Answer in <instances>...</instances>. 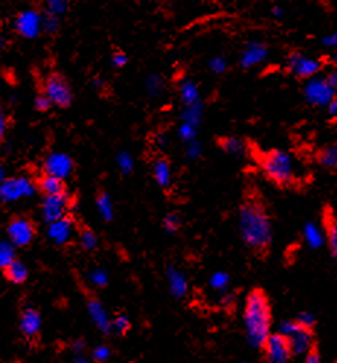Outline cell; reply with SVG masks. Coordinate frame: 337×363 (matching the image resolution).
I'll return each instance as SVG.
<instances>
[{
  "mask_svg": "<svg viewBox=\"0 0 337 363\" xmlns=\"http://www.w3.org/2000/svg\"><path fill=\"white\" fill-rule=\"evenodd\" d=\"M238 229L243 241L252 250H264L273 239V226L264 206L247 200L238 212Z\"/></svg>",
  "mask_w": 337,
  "mask_h": 363,
  "instance_id": "cell-1",
  "label": "cell"
},
{
  "mask_svg": "<svg viewBox=\"0 0 337 363\" xmlns=\"http://www.w3.org/2000/svg\"><path fill=\"white\" fill-rule=\"evenodd\" d=\"M243 322L247 343L254 349H261L272 334V308L261 290H252L247 295Z\"/></svg>",
  "mask_w": 337,
  "mask_h": 363,
  "instance_id": "cell-2",
  "label": "cell"
},
{
  "mask_svg": "<svg viewBox=\"0 0 337 363\" xmlns=\"http://www.w3.org/2000/svg\"><path fill=\"white\" fill-rule=\"evenodd\" d=\"M260 168L273 184L285 187L294 183L295 179V162L291 153L283 149H272L260 156Z\"/></svg>",
  "mask_w": 337,
  "mask_h": 363,
  "instance_id": "cell-3",
  "label": "cell"
},
{
  "mask_svg": "<svg viewBox=\"0 0 337 363\" xmlns=\"http://www.w3.org/2000/svg\"><path fill=\"white\" fill-rule=\"evenodd\" d=\"M278 333L287 340L292 356H305L312 350V331L301 327L296 321L283 320L278 325Z\"/></svg>",
  "mask_w": 337,
  "mask_h": 363,
  "instance_id": "cell-4",
  "label": "cell"
},
{
  "mask_svg": "<svg viewBox=\"0 0 337 363\" xmlns=\"http://www.w3.org/2000/svg\"><path fill=\"white\" fill-rule=\"evenodd\" d=\"M6 232L12 245L25 248L37 236V226L27 216H14L6 226Z\"/></svg>",
  "mask_w": 337,
  "mask_h": 363,
  "instance_id": "cell-5",
  "label": "cell"
},
{
  "mask_svg": "<svg viewBox=\"0 0 337 363\" xmlns=\"http://www.w3.org/2000/svg\"><path fill=\"white\" fill-rule=\"evenodd\" d=\"M304 98L305 101L312 105V107H318V108H326L329 102L337 95V92L331 88V85L329 83L326 76H316L311 78L305 82L304 85Z\"/></svg>",
  "mask_w": 337,
  "mask_h": 363,
  "instance_id": "cell-6",
  "label": "cell"
},
{
  "mask_svg": "<svg viewBox=\"0 0 337 363\" xmlns=\"http://www.w3.org/2000/svg\"><path fill=\"white\" fill-rule=\"evenodd\" d=\"M37 186L28 177H10L0 183V201L15 203L21 199L31 197Z\"/></svg>",
  "mask_w": 337,
  "mask_h": 363,
  "instance_id": "cell-7",
  "label": "cell"
},
{
  "mask_svg": "<svg viewBox=\"0 0 337 363\" xmlns=\"http://www.w3.org/2000/svg\"><path fill=\"white\" fill-rule=\"evenodd\" d=\"M286 69L295 78L301 80H308L320 75L323 65L318 58L307 56L301 52H292L286 57Z\"/></svg>",
  "mask_w": 337,
  "mask_h": 363,
  "instance_id": "cell-8",
  "label": "cell"
},
{
  "mask_svg": "<svg viewBox=\"0 0 337 363\" xmlns=\"http://www.w3.org/2000/svg\"><path fill=\"white\" fill-rule=\"evenodd\" d=\"M53 105L58 108H67L74 100V94L69 82L62 75H50L44 82V92Z\"/></svg>",
  "mask_w": 337,
  "mask_h": 363,
  "instance_id": "cell-9",
  "label": "cell"
},
{
  "mask_svg": "<svg viewBox=\"0 0 337 363\" xmlns=\"http://www.w3.org/2000/svg\"><path fill=\"white\" fill-rule=\"evenodd\" d=\"M70 204H72V200L66 191L60 192V195H56V196H45L41 203L43 219L47 223H52V222L62 219V217L69 214Z\"/></svg>",
  "mask_w": 337,
  "mask_h": 363,
  "instance_id": "cell-10",
  "label": "cell"
},
{
  "mask_svg": "<svg viewBox=\"0 0 337 363\" xmlns=\"http://www.w3.org/2000/svg\"><path fill=\"white\" fill-rule=\"evenodd\" d=\"M41 325L43 318L39 309L35 308H23L19 314V330L22 336L25 337V340L35 346L40 343L41 338Z\"/></svg>",
  "mask_w": 337,
  "mask_h": 363,
  "instance_id": "cell-11",
  "label": "cell"
},
{
  "mask_svg": "<svg viewBox=\"0 0 337 363\" xmlns=\"http://www.w3.org/2000/svg\"><path fill=\"white\" fill-rule=\"evenodd\" d=\"M43 22H44V18L39 10L27 9V10L21 12V14L17 16L14 27L21 37L27 38V40H32V38H37L40 35L43 30Z\"/></svg>",
  "mask_w": 337,
  "mask_h": 363,
  "instance_id": "cell-12",
  "label": "cell"
},
{
  "mask_svg": "<svg viewBox=\"0 0 337 363\" xmlns=\"http://www.w3.org/2000/svg\"><path fill=\"white\" fill-rule=\"evenodd\" d=\"M269 57V47L260 40H250L239 54V66L248 70L264 63Z\"/></svg>",
  "mask_w": 337,
  "mask_h": 363,
  "instance_id": "cell-13",
  "label": "cell"
},
{
  "mask_svg": "<svg viewBox=\"0 0 337 363\" xmlns=\"http://www.w3.org/2000/svg\"><path fill=\"white\" fill-rule=\"evenodd\" d=\"M263 349L264 356H266V363H289L292 358L287 340L279 333L270 334Z\"/></svg>",
  "mask_w": 337,
  "mask_h": 363,
  "instance_id": "cell-14",
  "label": "cell"
},
{
  "mask_svg": "<svg viewBox=\"0 0 337 363\" xmlns=\"http://www.w3.org/2000/svg\"><path fill=\"white\" fill-rule=\"evenodd\" d=\"M43 168H44V174L65 179L74 173L75 165H74V160H72L69 155L63 152H53L45 158Z\"/></svg>",
  "mask_w": 337,
  "mask_h": 363,
  "instance_id": "cell-15",
  "label": "cell"
},
{
  "mask_svg": "<svg viewBox=\"0 0 337 363\" xmlns=\"http://www.w3.org/2000/svg\"><path fill=\"white\" fill-rule=\"evenodd\" d=\"M74 231H75V221L67 214L62 217V219L48 223L47 235L54 242V244L65 245L72 239Z\"/></svg>",
  "mask_w": 337,
  "mask_h": 363,
  "instance_id": "cell-16",
  "label": "cell"
},
{
  "mask_svg": "<svg viewBox=\"0 0 337 363\" xmlns=\"http://www.w3.org/2000/svg\"><path fill=\"white\" fill-rule=\"evenodd\" d=\"M87 305H88L89 316L94 324L96 325V329L104 334H110L113 331L111 320L110 317H108V314L104 305L101 304V300L98 298H95L94 295H87Z\"/></svg>",
  "mask_w": 337,
  "mask_h": 363,
  "instance_id": "cell-17",
  "label": "cell"
},
{
  "mask_svg": "<svg viewBox=\"0 0 337 363\" xmlns=\"http://www.w3.org/2000/svg\"><path fill=\"white\" fill-rule=\"evenodd\" d=\"M166 282H168V289L173 294L174 298L183 299L187 296L188 292V280L187 276L177 267H168L166 269Z\"/></svg>",
  "mask_w": 337,
  "mask_h": 363,
  "instance_id": "cell-18",
  "label": "cell"
},
{
  "mask_svg": "<svg viewBox=\"0 0 337 363\" xmlns=\"http://www.w3.org/2000/svg\"><path fill=\"white\" fill-rule=\"evenodd\" d=\"M303 236L305 244L311 250H320L326 244V231L316 222H307L303 229Z\"/></svg>",
  "mask_w": 337,
  "mask_h": 363,
  "instance_id": "cell-19",
  "label": "cell"
},
{
  "mask_svg": "<svg viewBox=\"0 0 337 363\" xmlns=\"http://www.w3.org/2000/svg\"><path fill=\"white\" fill-rule=\"evenodd\" d=\"M178 95H180V100H182L184 107L202 102V95H200L199 85L195 80H191V79H184V80L180 82V85H178Z\"/></svg>",
  "mask_w": 337,
  "mask_h": 363,
  "instance_id": "cell-20",
  "label": "cell"
},
{
  "mask_svg": "<svg viewBox=\"0 0 337 363\" xmlns=\"http://www.w3.org/2000/svg\"><path fill=\"white\" fill-rule=\"evenodd\" d=\"M152 175L156 181V184L162 188H168L173 181V169L170 162L165 158H158L152 165Z\"/></svg>",
  "mask_w": 337,
  "mask_h": 363,
  "instance_id": "cell-21",
  "label": "cell"
},
{
  "mask_svg": "<svg viewBox=\"0 0 337 363\" xmlns=\"http://www.w3.org/2000/svg\"><path fill=\"white\" fill-rule=\"evenodd\" d=\"M2 274L5 279L10 283L14 285H23L28 280V267L22 261H19L18 258L15 261H12L6 269L2 270Z\"/></svg>",
  "mask_w": 337,
  "mask_h": 363,
  "instance_id": "cell-22",
  "label": "cell"
},
{
  "mask_svg": "<svg viewBox=\"0 0 337 363\" xmlns=\"http://www.w3.org/2000/svg\"><path fill=\"white\" fill-rule=\"evenodd\" d=\"M37 190H40L44 197L45 196H56L60 195V192H65V179L62 178H57L54 175H48L44 174L40 177V179L37 181Z\"/></svg>",
  "mask_w": 337,
  "mask_h": 363,
  "instance_id": "cell-23",
  "label": "cell"
},
{
  "mask_svg": "<svg viewBox=\"0 0 337 363\" xmlns=\"http://www.w3.org/2000/svg\"><path fill=\"white\" fill-rule=\"evenodd\" d=\"M219 144L225 153L231 155V156H237V158L238 156H244L247 153V143L237 136L222 138Z\"/></svg>",
  "mask_w": 337,
  "mask_h": 363,
  "instance_id": "cell-24",
  "label": "cell"
},
{
  "mask_svg": "<svg viewBox=\"0 0 337 363\" xmlns=\"http://www.w3.org/2000/svg\"><path fill=\"white\" fill-rule=\"evenodd\" d=\"M203 116H204V105L203 102H197V104L187 105L183 108L182 121L183 123L191 124L199 129L203 121Z\"/></svg>",
  "mask_w": 337,
  "mask_h": 363,
  "instance_id": "cell-25",
  "label": "cell"
},
{
  "mask_svg": "<svg viewBox=\"0 0 337 363\" xmlns=\"http://www.w3.org/2000/svg\"><path fill=\"white\" fill-rule=\"evenodd\" d=\"M96 209H98L100 216L104 221L110 222L114 217V204L110 197V195L105 191H101L98 196H96Z\"/></svg>",
  "mask_w": 337,
  "mask_h": 363,
  "instance_id": "cell-26",
  "label": "cell"
},
{
  "mask_svg": "<svg viewBox=\"0 0 337 363\" xmlns=\"http://www.w3.org/2000/svg\"><path fill=\"white\" fill-rule=\"evenodd\" d=\"M318 162L327 169H337V143L327 144L318 152Z\"/></svg>",
  "mask_w": 337,
  "mask_h": 363,
  "instance_id": "cell-27",
  "label": "cell"
},
{
  "mask_svg": "<svg viewBox=\"0 0 337 363\" xmlns=\"http://www.w3.org/2000/svg\"><path fill=\"white\" fill-rule=\"evenodd\" d=\"M326 241L329 242V248L331 256L337 264V219L333 216H327L326 219Z\"/></svg>",
  "mask_w": 337,
  "mask_h": 363,
  "instance_id": "cell-28",
  "label": "cell"
},
{
  "mask_svg": "<svg viewBox=\"0 0 337 363\" xmlns=\"http://www.w3.org/2000/svg\"><path fill=\"white\" fill-rule=\"evenodd\" d=\"M144 88H146V92L149 96H153V98H156V96L162 95V92L165 89V80L158 74L149 75L146 78V80H144Z\"/></svg>",
  "mask_w": 337,
  "mask_h": 363,
  "instance_id": "cell-29",
  "label": "cell"
},
{
  "mask_svg": "<svg viewBox=\"0 0 337 363\" xmlns=\"http://www.w3.org/2000/svg\"><path fill=\"white\" fill-rule=\"evenodd\" d=\"M17 260L15 247L6 241H0V272Z\"/></svg>",
  "mask_w": 337,
  "mask_h": 363,
  "instance_id": "cell-30",
  "label": "cell"
},
{
  "mask_svg": "<svg viewBox=\"0 0 337 363\" xmlns=\"http://www.w3.org/2000/svg\"><path fill=\"white\" fill-rule=\"evenodd\" d=\"M231 283V276L226 272H215L209 277V286L216 290V292H225L230 287Z\"/></svg>",
  "mask_w": 337,
  "mask_h": 363,
  "instance_id": "cell-31",
  "label": "cell"
},
{
  "mask_svg": "<svg viewBox=\"0 0 337 363\" xmlns=\"http://www.w3.org/2000/svg\"><path fill=\"white\" fill-rule=\"evenodd\" d=\"M79 242L83 247V250L91 251V250H95V247L98 245V236H96V234L92 231V229L83 226L79 231Z\"/></svg>",
  "mask_w": 337,
  "mask_h": 363,
  "instance_id": "cell-32",
  "label": "cell"
},
{
  "mask_svg": "<svg viewBox=\"0 0 337 363\" xmlns=\"http://www.w3.org/2000/svg\"><path fill=\"white\" fill-rule=\"evenodd\" d=\"M69 9V0H47L45 2V12L47 15L62 16Z\"/></svg>",
  "mask_w": 337,
  "mask_h": 363,
  "instance_id": "cell-33",
  "label": "cell"
},
{
  "mask_svg": "<svg viewBox=\"0 0 337 363\" xmlns=\"http://www.w3.org/2000/svg\"><path fill=\"white\" fill-rule=\"evenodd\" d=\"M117 166L120 171H122L124 175H129L133 173L135 169V160L129 152H120L117 155Z\"/></svg>",
  "mask_w": 337,
  "mask_h": 363,
  "instance_id": "cell-34",
  "label": "cell"
},
{
  "mask_svg": "<svg viewBox=\"0 0 337 363\" xmlns=\"http://www.w3.org/2000/svg\"><path fill=\"white\" fill-rule=\"evenodd\" d=\"M111 327L114 333H117L118 336H124L129 333L131 324L127 316H124V314H118L114 320H111Z\"/></svg>",
  "mask_w": 337,
  "mask_h": 363,
  "instance_id": "cell-35",
  "label": "cell"
},
{
  "mask_svg": "<svg viewBox=\"0 0 337 363\" xmlns=\"http://www.w3.org/2000/svg\"><path fill=\"white\" fill-rule=\"evenodd\" d=\"M178 138L182 139L184 143L196 140L197 139V127L183 123L182 121V124H180V127H178Z\"/></svg>",
  "mask_w": 337,
  "mask_h": 363,
  "instance_id": "cell-36",
  "label": "cell"
},
{
  "mask_svg": "<svg viewBox=\"0 0 337 363\" xmlns=\"http://www.w3.org/2000/svg\"><path fill=\"white\" fill-rule=\"evenodd\" d=\"M208 66L213 75H224L228 70V60L224 56H215L209 60Z\"/></svg>",
  "mask_w": 337,
  "mask_h": 363,
  "instance_id": "cell-37",
  "label": "cell"
},
{
  "mask_svg": "<svg viewBox=\"0 0 337 363\" xmlns=\"http://www.w3.org/2000/svg\"><path fill=\"white\" fill-rule=\"evenodd\" d=\"M162 226L165 229V232L168 234H175L180 228H182V219H180V216L175 213H170L164 217L162 221Z\"/></svg>",
  "mask_w": 337,
  "mask_h": 363,
  "instance_id": "cell-38",
  "label": "cell"
},
{
  "mask_svg": "<svg viewBox=\"0 0 337 363\" xmlns=\"http://www.w3.org/2000/svg\"><path fill=\"white\" fill-rule=\"evenodd\" d=\"M111 356V349L107 344H101L94 349L92 352V360L94 363H107L108 359Z\"/></svg>",
  "mask_w": 337,
  "mask_h": 363,
  "instance_id": "cell-39",
  "label": "cell"
},
{
  "mask_svg": "<svg viewBox=\"0 0 337 363\" xmlns=\"http://www.w3.org/2000/svg\"><path fill=\"white\" fill-rule=\"evenodd\" d=\"M187 146H186V155H187V158L191 160V161H196L199 160L202 153H203V146H202V143L196 139V140H193V142H188L186 143Z\"/></svg>",
  "mask_w": 337,
  "mask_h": 363,
  "instance_id": "cell-40",
  "label": "cell"
},
{
  "mask_svg": "<svg viewBox=\"0 0 337 363\" xmlns=\"http://www.w3.org/2000/svg\"><path fill=\"white\" fill-rule=\"evenodd\" d=\"M321 44L327 48H331L333 54H331V60L334 63H337V31L324 35L321 38Z\"/></svg>",
  "mask_w": 337,
  "mask_h": 363,
  "instance_id": "cell-41",
  "label": "cell"
},
{
  "mask_svg": "<svg viewBox=\"0 0 337 363\" xmlns=\"http://www.w3.org/2000/svg\"><path fill=\"white\" fill-rule=\"evenodd\" d=\"M295 321L301 327H304V329L312 330V329H314V325H316V316H314V314L305 311V312H301Z\"/></svg>",
  "mask_w": 337,
  "mask_h": 363,
  "instance_id": "cell-42",
  "label": "cell"
},
{
  "mask_svg": "<svg viewBox=\"0 0 337 363\" xmlns=\"http://www.w3.org/2000/svg\"><path fill=\"white\" fill-rule=\"evenodd\" d=\"M43 28L48 34H54L60 28V18L54 15H45L44 22H43Z\"/></svg>",
  "mask_w": 337,
  "mask_h": 363,
  "instance_id": "cell-43",
  "label": "cell"
},
{
  "mask_svg": "<svg viewBox=\"0 0 337 363\" xmlns=\"http://www.w3.org/2000/svg\"><path fill=\"white\" fill-rule=\"evenodd\" d=\"M91 282L95 285V286H100V287H104L107 286L108 283V274L105 270H101V269H96L95 272L91 273L89 276Z\"/></svg>",
  "mask_w": 337,
  "mask_h": 363,
  "instance_id": "cell-44",
  "label": "cell"
},
{
  "mask_svg": "<svg viewBox=\"0 0 337 363\" xmlns=\"http://www.w3.org/2000/svg\"><path fill=\"white\" fill-rule=\"evenodd\" d=\"M34 104H35V108H37V110H39V111H41V113H44V111H48V110H50V108L53 107L52 101L48 100L44 94L39 95L37 98H35Z\"/></svg>",
  "mask_w": 337,
  "mask_h": 363,
  "instance_id": "cell-45",
  "label": "cell"
},
{
  "mask_svg": "<svg viewBox=\"0 0 337 363\" xmlns=\"http://www.w3.org/2000/svg\"><path fill=\"white\" fill-rule=\"evenodd\" d=\"M129 63V57L126 56V53L123 52H116L113 56H111V65L117 69H122L126 65Z\"/></svg>",
  "mask_w": 337,
  "mask_h": 363,
  "instance_id": "cell-46",
  "label": "cell"
},
{
  "mask_svg": "<svg viewBox=\"0 0 337 363\" xmlns=\"http://www.w3.org/2000/svg\"><path fill=\"white\" fill-rule=\"evenodd\" d=\"M8 126H9L8 116H6V113H5L3 108L0 107V139H3V136L6 135Z\"/></svg>",
  "mask_w": 337,
  "mask_h": 363,
  "instance_id": "cell-47",
  "label": "cell"
},
{
  "mask_svg": "<svg viewBox=\"0 0 337 363\" xmlns=\"http://www.w3.org/2000/svg\"><path fill=\"white\" fill-rule=\"evenodd\" d=\"M303 363H323V360H321V356L318 355V352H316V350H311L308 355L304 356Z\"/></svg>",
  "mask_w": 337,
  "mask_h": 363,
  "instance_id": "cell-48",
  "label": "cell"
},
{
  "mask_svg": "<svg viewBox=\"0 0 337 363\" xmlns=\"http://www.w3.org/2000/svg\"><path fill=\"white\" fill-rule=\"evenodd\" d=\"M270 15H272L274 19H282V18L285 16V9H283L282 6H278V5H276V6H273V8L270 9Z\"/></svg>",
  "mask_w": 337,
  "mask_h": 363,
  "instance_id": "cell-49",
  "label": "cell"
},
{
  "mask_svg": "<svg viewBox=\"0 0 337 363\" xmlns=\"http://www.w3.org/2000/svg\"><path fill=\"white\" fill-rule=\"evenodd\" d=\"M326 110L331 117H337V95L329 102V105L326 107Z\"/></svg>",
  "mask_w": 337,
  "mask_h": 363,
  "instance_id": "cell-50",
  "label": "cell"
},
{
  "mask_svg": "<svg viewBox=\"0 0 337 363\" xmlns=\"http://www.w3.org/2000/svg\"><path fill=\"white\" fill-rule=\"evenodd\" d=\"M326 78H327L329 83L331 85V88L337 92V69H336V70H331L330 74H329Z\"/></svg>",
  "mask_w": 337,
  "mask_h": 363,
  "instance_id": "cell-51",
  "label": "cell"
},
{
  "mask_svg": "<svg viewBox=\"0 0 337 363\" xmlns=\"http://www.w3.org/2000/svg\"><path fill=\"white\" fill-rule=\"evenodd\" d=\"M155 143L158 144L160 148H164L165 144H166V136L165 135H158V136H156V139H155Z\"/></svg>",
  "mask_w": 337,
  "mask_h": 363,
  "instance_id": "cell-52",
  "label": "cell"
},
{
  "mask_svg": "<svg viewBox=\"0 0 337 363\" xmlns=\"http://www.w3.org/2000/svg\"><path fill=\"white\" fill-rule=\"evenodd\" d=\"M92 85H94V87H95L96 89H102V88L105 87V82H104V79H100V78H95V79L92 80Z\"/></svg>",
  "mask_w": 337,
  "mask_h": 363,
  "instance_id": "cell-53",
  "label": "cell"
},
{
  "mask_svg": "<svg viewBox=\"0 0 337 363\" xmlns=\"http://www.w3.org/2000/svg\"><path fill=\"white\" fill-rule=\"evenodd\" d=\"M6 178V171H5V166L3 164L0 162V183H2V181Z\"/></svg>",
  "mask_w": 337,
  "mask_h": 363,
  "instance_id": "cell-54",
  "label": "cell"
},
{
  "mask_svg": "<svg viewBox=\"0 0 337 363\" xmlns=\"http://www.w3.org/2000/svg\"><path fill=\"white\" fill-rule=\"evenodd\" d=\"M6 44V38H5V34L2 31V28H0V48H3Z\"/></svg>",
  "mask_w": 337,
  "mask_h": 363,
  "instance_id": "cell-55",
  "label": "cell"
},
{
  "mask_svg": "<svg viewBox=\"0 0 337 363\" xmlns=\"http://www.w3.org/2000/svg\"><path fill=\"white\" fill-rule=\"evenodd\" d=\"M74 363H91L87 358H83V356H79V358H76L75 359V362Z\"/></svg>",
  "mask_w": 337,
  "mask_h": 363,
  "instance_id": "cell-56",
  "label": "cell"
},
{
  "mask_svg": "<svg viewBox=\"0 0 337 363\" xmlns=\"http://www.w3.org/2000/svg\"><path fill=\"white\" fill-rule=\"evenodd\" d=\"M144 2H152V0H144Z\"/></svg>",
  "mask_w": 337,
  "mask_h": 363,
  "instance_id": "cell-57",
  "label": "cell"
},
{
  "mask_svg": "<svg viewBox=\"0 0 337 363\" xmlns=\"http://www.w3.org/2000/svg\"><path fill=\"white\" fill-rule=\"evenodd\" d=\"M244 363H246V362H244Z\"/></svg>",
  "mask_w": 337,
  "mask_h": 363,
  "instance_id": "cell-58",
  "label": "cell"
}]
</instances>
